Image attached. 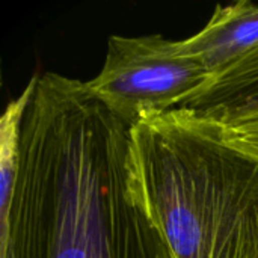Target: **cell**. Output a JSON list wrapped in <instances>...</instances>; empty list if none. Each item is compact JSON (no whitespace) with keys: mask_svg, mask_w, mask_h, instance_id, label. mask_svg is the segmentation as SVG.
Listing matches in <instances>:
<instances>
[{"mask_svg":"<svg viewBox=\"0 0 258 258\" xmlns=\"http://www.w3.org/2000/svg\"><path fill=\"white\" fill-rule=\"evenodd\" d=\"M212 80L204 65L180 41L162 35L107 39L100 73L85 82L89 92L125 125L178 109Z\"/></svg>","mask_w":258,"mask_h":258,"instance_id":"cell-2","label":"cell"},{"mask_svg":"<svg viewBox=\"0 0 258 258\" xmlns=\"http://www.w3.org/2000/svg\"><path fill=\"white\" fill-rule=\"evenodd\" d=\"M180 45L198 59L213 79L258 47V5L239 0L216 6L209 23L198 33L180 39Z\"/></svg>","mask_w":258,"mask_h":258,"instance_id":"cell-3","label":"cell"},{"mask_svg":"<svg viewBox=\"0 0 258 258\" xmlns=\"http://www.w3.org/2000/svg\"><path fill=\"white\" fill-rule=\"evenodd\" d=\"M216 94L233 118L258 115V47L219 74Z\"/></svg>","mask_w":258,"mask_h":258,"instance_id":"cell-5","label":"cell"},{"mask_svg":"<svg viewBox=\"0 0 258 258\" xmlns=\"http://www.w3.org/2000/svg\"><path fill=\"white\" fill-rule=\"evenodd\" d=\"M135 198L172 258H258V154L187 109L128 130Z\"/></svg>","mask_w":258,"mask_h":258,"instance_id":"cell-1","label":"cell"},{"mask_svg":"<svg viewBox=\"0 0 258 258\" xmlns=\"http://www.w3.org/2000/svg\"><path fill=\"white\" fill-rule=\"evenodd\" d=\"M36 74L30 77L23 92L6 106L0 118V233L5 231L11 203L20 174L21 125L29 98L33 92Z\"/></svg>","mask_w":258,"mask_h":258,"instance_id":"cell-4","label":"cell"},{"mask_svg":"<svg viewBox=\"0 0 258 258\" xmlns=\"http://www.w3.org/2000/svg\"><path fill=\"white\" fill-rule=\"evenodd\" d=\"M225 128L237 144L258 154V115L246 118Z\"/></svg>","mask_w":258,"mask_h":258,"instance_id":"cell-6","label":"cell"}]
</instances>
